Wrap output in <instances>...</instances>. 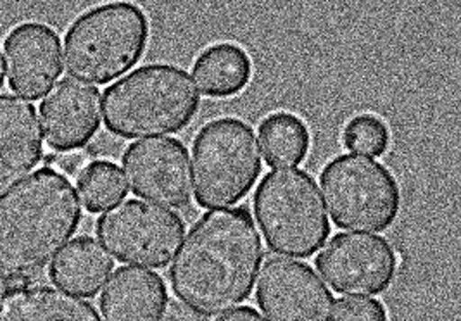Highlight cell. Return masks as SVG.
I'll return each mask as SVG.
<instances>
[{
    "mask_svg": "<svg viewBox=\"0 0 461 321\" xmlns=\"http://www.w3.org/2000/svg\"><path fill=\"white\" fill-rule=\"evenodd\" d=\"M263 261V242L248 208L203 214L169 266L176 300L201 318H216L249 299Z\"/></svg>",
    "mask_w": 461,
    "mask_h": 321,
    "instance_id": "1",
    "label": "cell"
},
{
    "mask_svg": "<svg viewBox=\"0 0 461 321\" xmlns=\"http://www.w3.org/2000/svg\"><path fill=\"white\" fill-rule=\"evenodd\" d=\"M82 221L75 185L42 168L0 195V270L33 277L61 253Z\"/></svg>",
    "mask_w": 461,
    "mask_h": 321,
    "instance_id": "2",
    "label": "cell"
},
{
    "mask_svg": "<svg viewBox=\"0 0 461 321\" xmlns=\"http://www.w3.org/2000/svg\"><path fill=\"white\" fill-rule=\"evenodd\" d=\"M199 106V90L185 69L147 65L105 88L103 116L120 138H154L187 129Z\"/></svg>",
    "mask_w": 461,
    "mask_h": 321,
    "instance_id": "3",
    "label": "cell"
},
{
    "mask_svg": "<svg viewBox=\"0 0 461 321\" xmlns=\"http://www.w3.org/2000/svg\"><path fill=\"white\" fill-rule=\"evenodd\" d=\"M149 20L133 4L114 2L86 11L64 39V66L71 80L107 85L140 61Z\"/></svg>",
    "mask_w": 461,
    "mask_h": 321,
    "instance_id": "4",
    "label": "cell"
},
{
    "mask_svg": "<svg viewBox=\"0 0 461 321\" xmlns=\"http://www.w3.org/2000/svg\"><path fill=\"white\" fill-rule=\"evenodd\" d=\"M254 214L273 254L312 257L330 236L315 178L297 168L273 170L254 193Z\"/></svg>",
    "mask_w": 461,
    "mask_h": 321,
    "instance_id": "5",
    "label": "cell"
},
{
    "mask_svg": "<svg viewBox=\"0 0 461 321\" xmlns=\"http://www.w3.org/2000/svg\"><path fill=\"white\" fill-rule=\"evenodd\" d=\"M261 150L254 129L237 118H220L199 129L192 146L194 192L201 208L235 206L261 174Z\"/></svg>",
    "mask_w": 461,
    "mask_h": 321,
    "instance_id": "6",
    "label": "cell"
},
{
    "mask_svg": "<svg viewBox=\"0 0 461 321\" xmlns=\"http://www.w3.org/2000/svg\"><path fill=\"white\" fill-rule=\"evenodd\" d=\"M327 213L340 230L384 232L398 218L401 189L382 163L357 154L332 159L320 174Z\"/></svg>",
    "mask_w": 461,
    "mask_h": 321,
    "instance_id": "7",
    "label": "cell"
},
{
    "mask_svg": "<svg viewBox=\"0 0 461 321\" xmlns=\"http://www.w3.org/2000/svg\"><path fill=\"white\" fill-rule=\"evenodd\" d=\"M95 232L120 263L167 268L184 242L185 223L167 208L144 201H125L101 214Z\"/></svg>",
    "mask_w": 461,
    "mask_h": 321,
    "instance_id": "8",
    "label": "cell"
},
{
    "mask_svg": "<svg viewBox=\"0 0 461 321\" xmlns=\"http://www.w3.org/2000/svg\"><path fill=\"white\" fill-rule=\"evenodd\" d=\"M323 280L340 296H378L398 273L399 259L387 238L368 234H339L315 259Z\"/></svg>",
    "mask_w": 461,
    "mask_h": 321,
    "instance_id": "9",
    "label": "cell"
},
{
    "mask_svg": "<svg viewBox=\"0 0 461 321\" xmlns=\"http://www.w3.org/2000/svg\"><path fill=\"white\" fill-rule=\"evenodd\" d=\"M126 183L137 197L167 210H184L192 201L189 150L176 138H146L125 150Z\"/></svg>",
    "mask_w": 461,
    "mask_h": 321,
    "instance_id": "10",
    "label": "cell"
},
{
    "mask_svg": "<svg viewBox=\"0 0 461 321\" xmlns=\"http://www.w3.org/2000/svg\"><path fill=\"white\" fill-rule=\"evenodd\" d=\"M258 306L270 321H330L334 296L306 263L273 256L256 289Z\"/></svg>",
    "mask_w": 461,
    "mask_h": 321,
    "instance_id": "11",
    "label": "cell"
},
{
    "mask_svg": "<svg viewBox=\"0 0 461 321\" xmlns=\"http://www.w3.org/2000/svg\"><path fill=\"white\" fill-rule=\"evenodd\" d=\"M4 56L9 86L28 101L42 99L63 73L61 39L42 22L14 28L4 42Z\"/></svg>",
    "mask_w": 461,
    "mask_h": 321,
    "instance_id": "12",
    "label": "cell"
},
{
    "mask_svg": "<svg viewBox=\"0 0 461 321\" xmlns=\"http://www.w3.org/2000/svg\"><path fill=\"white\" fill-rule=\"evenodd\" d=\"M99 88L64 78L41 104L43 137L56 152L85 147L101 127Z\"/></svg>",
    "mask_w": 461,
    "mask_h": 321,
    "instance_id": "13",
    "label": "cell"
},
{
    "mask_svg": "<svg viewBox=\"0 0 461 321\" xmlns=\"http://www.w3.org/2000/svg\"><path fill=\"white\" fill-rule=\"evenodd\" d=\"M37 109L13 94H0V193L13 189L42 161Z\"/></svg>",
    "mask_w": 461,
    "mask_h": 321,
    "instance_id": "14",
    "label": "cell"
},
{
    "mask_svg": "<svg viewBox=\"0 0 461 321\" xmlns=\"http://www.w3.org/2000/svg\"><path fill=\"white\" fill-rule=\"evenodd\" d=\"M163 279L142 268H118L99 299L103 321H161L168 309Z\"/></svg>",
    "mask_w": 461,
    "mask_h": 321,
    "instance_id": "15",
    "label": "cell"
},
{
    "mask_svg": "<svg viewBox=\"0 0 461 321\" xmlns=\"http://www.w3.org/2000/svg\"><path fill=\"white\" fill-rule=\"evenodd\" d=\"M0 321H103L94 304L58 287L30 285L0 304Z\"/></svg>",
    "mask_w": 461,
    "mask_h": 321,
    "instance_id": "16",
    "label": "cell"
},
{
    "mask_svg": "<svg viewBox=\"0 0 461 321\" xmlns=\"http://www.w3.org/2000/svg\"><path fill=\"white\" fill-rule=\"evenodd\" d=\"M114 268V261L92 236H78L56 256L49 277L52 283L75 296L94 298L101 292Z\"/></svg>",
    "mask_w": 461,
    "mask_h": 321,
    "instance_id": "17",
    "label": "cell"
},
{
    "mask_svg": "<svg viewBox=\"0 0 461 321\" xmlns=\"http://www.w3.org/2000/svg\"><path fill=\"white\" fill-rule=\"evenodd\" d=\"M192 73L208 97H231L251 82L252 61L237 43H214L195 59Z\"/></svg>",
    "mask_w": 461,
    "mask_h": 321,
    "instance_id": "18",
    "label": "cell"
},
{
    "mask_svg": "<svg viewBox=\"0 0 461 321\" xmlns=\"http://www.w3.org/2000/svg\"><path fill=\"white\" fill-rule=\"evenodd\" d=\"M259 140L265 161L272 168H291L301 165L310 152V129L293 112H273L259 125Z\"/></svg>",
    "mask_w": 461,
    "mask_h": 321,
    "instance_id": "19",
    "label": "cell"
},
{
    "mask_svg": "<svg viewBox=\"0 0 461 321\" xmlns=\"http://www.w3.org/2000/svg\"><path fill=\"white\" fill-rule=\"evenodd\" d=\"M78 192L88 213H103L128 195L123 172L111 161H94L78 174Z\"/></svg>",
    "mask_w": 461,
    "mask_h": 321,
    "instance_id": "20",
    "label": "cell"
},
{
    "mask_svg": "<svg viewBox=\"0 0 461 321\" xmlns=\"http://www.w3.org/2000/svg\"><path fill=\"white\" fill-rule=\"evenodd\" d=\"M344 147L357 156L380 157L391 144V131L375 114H357L342 131Z\"/></svg>",
    "mask_w": 461,
    "mask_h": 321,
    "instance_id": "21",
    "label": "cell"
},
{
    "mask_svg": "<svg viewBox=\"0 0 461 321\" xmlns=\"http://www.w3.org/2000/svg\"><path fill=\"white\" fill-rule=\"evenodd\" d=\"M332 321H389V315L380 300L340 298L336 302Z\"/></svg>",
    "mask_w": 461,
    "mask_h": 321,
    "instance_id": "22",
    "label": "cell"
},
{
    "mask_svg": "<svg viewBox=\"0 0 461 321\" xmlns=\"http://www.w3.org/2000/svg\"><path fill=\"white\" fill-rule=\"evenodd\" d=\"M216 321H267L252 308H235L230 313L220 317Z\"/></svg>",
    "mask_w": 461,
    "mask_h": 321,
    "instance_id": "23",
    "label": "cell"
},
{
    "mask_svg": "<svg viewBox=\"0 0 461 321\" xmlns=\"http://www.w3.org/2000/svg\"><path fill=\"white\" fill-rule=\"evenodd\" d=\"M56 161H58L59 168L68 174H75V173L84 170V156L82 154H69V156H64Z\"/></svg>",
    "mask_w": 461,
    "mask_h": 321,
    "instance_id": "24",
    "label": "cell"
},
{
    "mask_svg": "<svg viewBox=\"0 0 461 321\" xmlns=\"http://www.w3.org/2000/svg\"><path fill=\"white\" fill-rule=\"evenodd\" d=\"M9 296V280L5 277V273L0 270V304Z\"/></svg>",
    "mask_w": 461,
    "mask_h": 321,
    "instance_id": "25",
    "label": "cell"
},
{
    "mask_svg": "<svg viewBox=\"0 0 461 321\" xmlns=\"http://www.w3.org/2000/svg\"><path fill=\"white\" fill-rule=\"evenodd\" d=\"M4 80H5V67H4V58L0 54V88L4 86Z\"/></svg>",
    "mask_w": 461,
    "mask_h": 321,
    "instance_id": "26",
    "label": "cell"
}]
</instances>
